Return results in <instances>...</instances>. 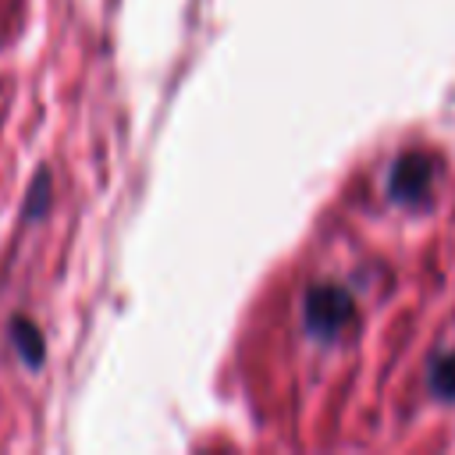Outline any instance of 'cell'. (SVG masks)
<instances>
[{
  "label": "cell",
  "mask_w": 455,
  "mask_h": 455,
  "mask_svg": "<svg viewBox=\"0 0 455 455\" xmlns=\"http://www.w3.org/2000/svg\"><path fill=\"white\" fill-rule=\"evenodd\" d=\"M355 306H352V295L338 284H313L302 299V320H306V331L320 341H331L338 338L348 320H352Z\"/></svg>",
  "instance_id": "6da1fadb"
},
{
  "label": "cell",
  "mask_w": 455,
  "mask_h": 455,
  "mask_svg": "<svg viewBox=\"0 0 455 455\" xmlns=\"http://www.w3.org/2000/svg\"><path fill=\"white\" fill-rule=\"evenodd\" d=\"M430 185H434V160L423 153L398 156L391 174H387V196L395 203H416L430 192Z\"/></svg>",
  "instance_id": "7a4b0ae2"
},
{
  "label": "cell",
  "mask_w": 455,
  "mask_h": 455,
  "mask_svg": "<svg viewBox=\"0 0 455 455\" xmlns=\"http://www.w3.org/2000/svg\"><path fill=\"white\" fill-rule=\"evenodd\" d=\"M430 391L437 398H451L455 402V352L437 355L430 363Z\"/></svg>",
  "instance_id": "3957f363"
},
{
  "label": "cell",
  "mask_w": 455,
  "mask_h": 455,
  "mask_svg": "<svg viewBox=\"0 0 455 455\" xmlns=\"http://www.w3.org/2000/svg\"><path fill=\"white\" fill-rule=\"evenodd\" d=\"M11 334L18 338V348L25 352V359H28V366H36L39 359H43V345H39V331L28 323V320H14V327H11Z\"/></svg>",
  "instance_id": "277c9868"
}]
</instances>
